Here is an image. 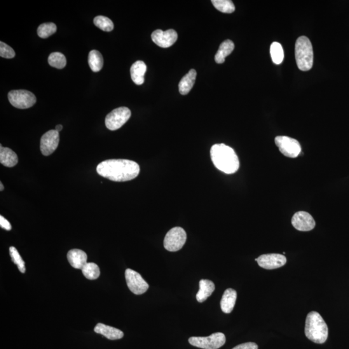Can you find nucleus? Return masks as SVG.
Returning <instances> with one entry per match:
<instances>
[{
  "instance_id": "obj_20",
  "label": "nucleus",
  "mask_w": 349,
  "mask_h": 349,
  "mask_svg": "<svg viewBox=\"0 0 349 349\" xmlns=\"http://www.w3.org/2000/svg\"><path fill=\"white\" fill-rule=\"evenodd\" d=\"M17 154L9 147L0 146V163L6 167L12 168L17 165Z\"/></svg>"
},
{
  "instance_id": "obj_14",
  "label": "nucleus",
  "mask_w": 349,
  "mask_h": 349,
  "mask_svg": "<svg viewBox=\"0 0 349 349\" xmlns=\"http://www.w3.org/2000/svg\"><path fill=\"white\" fill-rule=\"evenodd\" d=\"M292 224L297 230L308 231L315 228L316 222L308 212L300 211L293 215Z\"/></svg>"
},
{
  "instance_id": "obj_34",
  "label": "nucleus",
  "mask_w": 349,
  "mask_h": 349,
  "mask_svg": "<svg viewBox=\"0 0 349 349\" xmlns=\"http://www.w3.org/2000/svg\"><path fill=\"white\" fill-rule=\"evenodd\" d=\"M63 129V126L62 125H61V124H59V125H57L56 126L55 130L57 131L58 132H60V131H62Z\"/></svg>"
},
{
  "instance_id": "obj_1",
  "label": "nucleus",
  "mask_w": 349,
  "mask_h": 349,
  "mask_svg": "<svg viewBox=\"0 0 349 349\" xmlns=\"http://www.w3.org/2000/svg\"><path fill=\"white\" fill-rule=\"evenodd\" d=\"M97 172L100 176L112 181L126 182L139 175L140 166L135 162L126 159H110L100 163Z\"/></svg>"
},
{
  "instance_id": "obj_30",
  "label": "nucleus",
  "mask_w": 349,
  "mask_h": 349,
  "mask_svg": "<svg viewBox=\"0 0 349 349\" xmlns=\"http://www.w3.org/2000/svg\"><path fill=\"white\" fill-rule=\"evenodd\" d=\"M9 252H10L12 261L18 266V268L21 273L24 274L25 273V262L22 259V257H21L19 252L14 247H11L9 248Z\"/></svg>"
},
{
  "instance_id": "obj_2",
  "label": "nucleus",
  "mask_w": 349,
  "mask_h": 349,
  "mask_svg": "<svg viewBox=\"0 0 349 349\" xmlns=\"http://www.w3.org/2000/svg\"><path fill=\"white\" fill-rule=\"evenodd\" d=\"M211 158L218 170L226 174H233L240 168V161L235 151L224 144L214 145L210 150Z\"/></svg>"
},
{
  "instance_id": "obj_32",
  "label": "nucleus",
  "mask_w": 349,
  "mask_h": 349,
  "mask_svg": "<svg viewBox=\"0 0 349 349\" xmlns=\"http://www.w3.org/2000/svg\"><path fill=\"white\" fill-rule=\"evenodd\" d=\"M232 349H258V345L256 343H253V342H248V343L237 345Z\"/></svg>"
},
{
  "instance_id": "obj_8",
  "label": "nucleus",
  "mask_w": 349,
  "mask_h": 349,
  "mask_svg": "<svg viewBox=\"0 0 349 349\" xmlns=\"http://www.w3.org/2000/svg\"><path fill=\"white\" fill-rule=\"evenodd\" d=\"M130 109L126 107H121L113 110L105 117V126L109 130H119L122 126L127 123L130 119Z\"/></svg>"
},
{
  "instance_id": "obj_17",
  "label": "nucleus",
  "mask_w": 349,
  "mask_h": 349,
  "mask_svg": "<svg viewBox=\"0 0 349 349\" xmlns=\"http://www.w3.org/2000/svg\"><path fill=\"white\" fill-rule=\"evenodd\" d=\"M237 296V292L232 289H228L224 291L221 301V308L224 313L229 314L232 312Z\"/></svg>"
},
{
  "instance_id": "obj_6",
  "label": "nucleus",
  "mask_w": 349,
  "mask_h": 349,
  "mask_svg": "<svg viewBox=\"0 0 349 349\" xmlns=\"http://www.w3.org/2000/svg\"><path fill=\"white\" fill-rule=\"evenodd\" d=\"M187 235L181 227L171 229L165 236L164 247L169 252L179 251L186 243Z\"/></svg>"
},
{
  "instance_id": "obj_18",
  "label": "nucleus",
  "mask_w": 349,
  "mask_h": 349,
  "mask_svg": "<svg viewBox=\"0 0 349 349\" xmlns=\"http://www.w3.org/2000/svg\"><path fill=\"white\" fill-rule=\"evenodd\" d=\"M147 71L146 64L142 61H137L131 67V76L133 83L138 86L144 83V75Z\"/></svg>"
},
{
  "instance_id": "obj_27",
  "label": "nucleus",
  "mask_w": 349,
  "mask_h": 349,
  "mask_svg": "<svg viewBox=\"0 0 349 349\" xmlns=\"http://www.w3.org/2000/svg\"><path fill=\"white\" fill-rule=\"evenodd\" d=\"M212 3L218 11L223 13H232L235 11V6L229 0H212Z\"/></svg>"
},
{
  "instance_id": "obj_24",
  "label": "nucleus",
  "mask_w": 349,
  "mask_h": 349,
  "mask_svg": "<svg viewBox=\"0 0 349 349\" xmlns=\"http://www.w3.org/2000/svg\"><path fill=\"white\" fill-rule=\"evenodd\" d=\"M270 55L274 64L280 65L284 59V51L283 47L278 42H273L270 46Z\"/></svg>"
},
{
  "instance_id": "obj_29",
  "label": "nucleus",
  "mask_w": 349,
  "mask_h": 349,
  "mask_svg": "<svg viewBox=\"0 0 349 349\" xmlns=\"http://www.w3.org/2000/svg\"><path fill=\"white\" fill-rule=\"evenodd\" d=\"M94 24L104 31L110 32L113 30L114 24L109 18L104 16H98L94 18Z\"/></svg>"
},
{
  "instance_id": "obj_28",
  "label": "nucleus",
  "mask_w": 349,
  "mask_h": 349,
  "mask_svg": "<svg viewBox=\"0 0 349 349\" xmlns=\"http://www.w3.org/2000/svg\"><path fill=\"white\" fill-rule=\"evenodd\" d=\"M57 30V25L55 23H42L38 28V35L41 38H48L51 35L55 34Z\"/></svg>"
},
{
  "instance_id": "obj_9",
  "label": "nucleus",
  "mask_w": 349,
  "mask_h": 349,
  "mask_svg": "<svg viewBox=\"0 0 349 349\" xmlns=\"http://www.w3.org/2000/svg\"><path fill=\"white\" fill-rule=\"evenodd\" d=\"M276 146L283 156L290 158H296L301 153V147L297 140L287 136H278L276 137Z\"/></svg>"
},
{
  "instance_id": "obj_4",
  "label": "nucleus",
  "mask_w": 349,
  "mask_h": 349,
  "mask_svg": "<svg viewBox=\"0 0 349 349\" xmlns=\"http://www.w3.org/2000/svg\"><path fill=\"white\" fill-rule=\"evenodd\" d=\"M295 57L299 70L307 71L313 65V48L310 40L302 36L297 38L295 45Z\"/></svg>"
},
{
  "instance_id": "obj_5",
  "label": "nucleus",
  "mask_w": 349,
  "mask_h": 349,
  "mask_svg": "<svg viewBox=\"0 0 349 349\" xmlns=\"http://www.w3.org/2000/svg\"><path fill=\"white\" fill-rule=\"evenodd\" d=\"M189 343L196 347L203 349H218L226 343V336L222 332H216L207 337H191Z\"/></svg>"
},
{
  "instance_id": "obj_15",
  "label": "nucleus",
  "mask_w": 349,
  "mask_h": 349,
  "mask_svg": "<svg viewBox=\"0 0 349 349\" xmlns=\"http://www.w3.org/2000/svg\"><path fill=\"white\" fill-rule=\"evenodd\" d=\"M68 261L73 268L81 269L87 263L88 255L83 250L79 249H72L67 253Z\"/></svg>"
},
{
  "instance_id": "obj_35",
  "label": "nucleus",
  "mask_w": 349,
  "mask_h": 349,
  "mask_svg": "<svg viewBox=\"0 0 349 349\" xmlns=\"http://www.w3.org/2000/svg\"><path fill=\"white\" fill-rule=\"evenodd\" d=\"M0 186H1V188H0V190L3 191L4 189V187L3 184H2V182H1V183H0Z\"/></svg>"
},
{
  "instance_id": "obj_10",
  "label": "nucleus",
  "mask_w": 349,
  "mask_h": 349,
  "mask_svg": "<svg viewBox=\"0 0 349 349\" xmlns=\"http://www.w3.org/2000/svg\"><path fill=\"white\" fill-rule=\"evenodd\" d=\"M126 283L129 289L136 295L144 294L149 289V285L137 272L132 269H126L125 272Z\"/></svg>"
},
{
  "instance_id": "obj_23",
  "label": "nucleus",
  "mask_w": 349,
  "mask_h": 349,
  "mask_svg": "<svg viewBox=\"0 0 349 349\" xmlns=\"http://www.w3.org/2000/svg\"><path fill=\"white\" fill-rule=\"evenodd\" d=\"M88 63L91 69L93 72L100 71L104 65V59L101 53L97 50L90 51L89 54Z\"/></svg>"
},
{
  "instance_id": "obj_26",
  "label": "nucleus",
  "mask_w": 349,
  "mask_h": 349,
  "mask_svg": "<svg viewBox=\"0 0 349 349\" xmlns=\"http://www.w3.org/2000/svg\"><path fill=\"white\" fill-rule=\"evenodd\" d=\"M48 62L51 66L62 69L66 65V58L62 53L55 52L51 53L48 58Z\"/></svg>"
},
{
  "instance_id": "obj_33",
  "label": "nucleus",
  "mask_w": 349,
  "mask_h": 349,
  "mask_svg": "<svg viewBox=\"0 0 349 349\" xmlns=\"http://www.w3.org/2000/svg\"><path fill=\"white\" fill-rule=\"evenodd\" d=\"M0 226L2 228L6 229V230H11L12 228L11 224L8 220L4 218L2 215L0 216Z\"/></svg>"
},
{
  "instance_id": "obj_12",
  "label": "nucleus",
  "mask_w": 349,
  "mask_h": 349,
  "mask_svg": "<svg viewBox=\"0 0 349 349\" xmlns=\"http://www.w3.org/2000/svg\"><path fill=\"white\" fill-rule=\"evenodd\" d=\"M177 32L173 29L163 31L161 29L154 30L151 34V39L156 45L161 48H168L176 42Z\"/></svg>"
},
{
  "instance_id": "obj_11",
  "label": "nucleus",
  "mask_w": 349,
  "mask_h": 349,
  "mask_svg": "<svg viewBox=\"0 0 349 349\" xmlns=\"http://www.w3.org/2000/svg\"><path fill=\"white\" fill-rule=\"evenodd\" d=\"M60 142L59 132L50 130L42 136L41 140V150L45 156H49L57 149Z\"/></svg>"
},
{
  "instance_id": "obj_31",
  "label": "nucleus",
  "mask_w": 349,
  "mask_h": 349,
  "mask_svg": "<svg viewBox=\"0 0 349 349\" xmlns=\"http://www.w3.org/2000/svg\"><path fill=\"white\" fill-rule=\"evenodd\" d=\"M0 56L8 59H11L15 57V52L10 46L1 42H0Z\"/></svg>"
},
{
  "instance_id": "obj_13",
  "label": "nucleus",
  "mask_w": 349,
  "mask_h": 349,
  "mask_svg": "<svg viewBox=\"0 0 349 349\" xmlns=\"http://www.w3.org/2000/svg\"><path fill=\"white\" fill-rule=\"evenodd\" d=\"M259 266L266 270H273L284 266L287 258L284 255L279 254H263L255 259Z\"/></svg>"
},
{
  "instance_id": "obj_3",
  "label": "nucleus",
  "mask_w": 349,
  "mask_h": 349,
  "mask_svg": "<svg viewBox=\"0 0 349 349\" xmlns=\"http://www.w3.org/2000/svg\"><path fill=\"white\" fill-rule=\"evenodd\" d=\"M304 332L306 338L316 343L322 344L327 341L329 329L322 316L313 311L306 318Z\"/></svg>"
},
{
  "instance_id": "obj_25",
  "label": "nucleus",
  "mask_w": 349,
  "mask_h": 349,
  "mask_svg": "<svg viewBox=\"0 0 349 349\" xmlns=\"http://www.w3.org/2000/svg\"><path fill=\"white\" fill-rule=\"evenodd\" d=\"M84 276L90 280H97L100 276L99 267L94 263H87L82 268Z\"/></svg>"
},
{
  "instance_id": "obj_21",
  "label": "nucleus",
  "mask_w": 349,
  "mask_h": 349,
  "mask_svg": "<svg viewBox=\"0 0 349 349\" xmlns=\"http://www.w3.org/2000/svg\"><path fill=\"white\" fill-rule=\"evenodd\" d=\"M197 72L195 69H191L188 74L183 76L179 84V92L182 95L188 94L196 83Z\"/></svg>"
},
{
  "instance_id": "obj_7",
  "label": "nucleus",
  "mask_w": 349,
  "mask_h": 349,
  "mask_svg": "<svg viewBox=\"0 0 349 349\" xmlns=\"http://www.w3.org/2000/svg\"><path fill=\"white\" fill-rule=\"evenodd\" d=\"M8 98L12 105L18 109H27L33 106L36 98L33 93L27 90H13L8 94Z\"/></svg>"
},
{
  "instance_id": "obj_16",
  "label": "nucleus",
  "mask_w": 349,
  "mask_h": 349,
  "mask_svg": "<svg viewBox=\"0 0 349 349\" xmlns=\"http://www.w3.org/2000/svg\"><path fill=\"white\" fill-rule=\"evenodd\" d=\"M96 333L102 335L107 339L111 340H117L120 339L124 337V333L121 330L117 329L116 328L105 325L103 323H98L94 329Z\"/></svg>"
},
{
  "instance_id": "obj_22",
  "label": "nucleus",
  "mask_w": 349,
  "mask_h": 349,
  "mask_svg": "<svg viewBox=\"0 0 349 349\" xmlns=\"http://www.w3.org/2000/svg\"><path fill=\"white\" fill-rule=\"evenodd\" d=\"M234 48L235 46H234V42L230 40H226L222 42L215 56V62L219 64L224 63L226 57L232 53Z\"/></svg>"
},
{
  "instance_id": "obj_19",
  "label": "nucleus",
  "mask_w": 349,
  "mask_h": 349,
  "mask_svg": "<svg viewBox=\"0 0 349 349\" xmlns=\"http://www.w3.org/2000/svg\"><path fill=\"white\" fill-rule=\"evenodd\" d=\"M215 287L212 281L202 280L199 282V290L196 295V299L199 303H203L214 292Z\"/></svg>"
}]
</instances>
